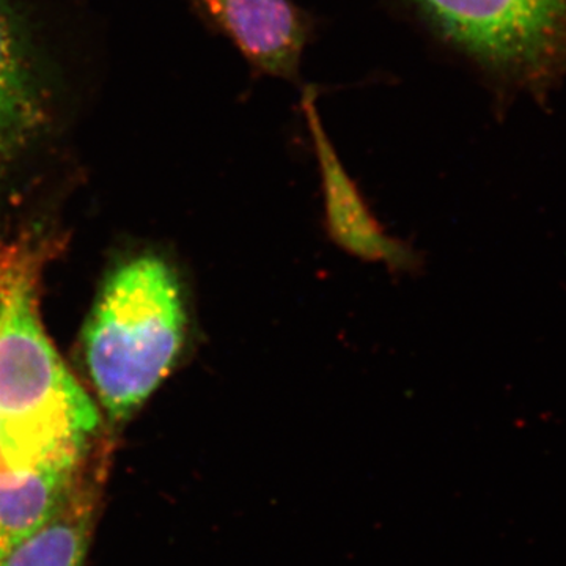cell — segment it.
<instances>
[{"mask_svg":"<svg viewBox=\"0 0 566 566\" xmlns=\"http://www.w3.org/2000/svg\"><path fill=\"white\" fill-rule=\"evenodd\" d=\"M43 252L29 237L0 248V452L14 471L82 452L99 423L44 331Z\"/></svg>","mask_w":566,"mask_h":566,"instance_id":"1","label":"cell"},{"mask_svg":"<svg viewBox=\"0 0 566 566\" xmlns=\"http://www.w3.org/2000/svg\"><path fill=\"white\" fill-rule=\"evenodd\" d=\"M188 331L172 268L155 255L118 266L104 283L84 334L85 364L112 419L134 411L169 376Z\"/></svg>","mask_w":566,"mask_h":566,"instance_id":"2","label":"cell"},{"mask_svg":"<svg viewBox=\"0 0 566 566\" xmlns=\"http://www.w3.org/2000/svg\"><path fill=\"white\" fill-rule=\"evenodd\" d=\"M446 50L491 81L545 87L566 63V0H398Z\"/></svg>","mask_w":566,"mask_h":566,"instance_id":"3","label":"cell"},{"mask_svg":"<svg viewBox=\"0 0 566 566\" xmlns=\"http://www.w3.org/2000/svg\"><path fill=\"white\" fill-rule=\"evenodd\" d=\"M205 24L233 44L255 76L300 84L314 20L293 0H189Z\"/></svg>","mask_w":566,"mask_h":566,"instance_id":"4","label":"cell"},{"mask_svg":"<svg viewBox=\"0 0 566 566\" xmlns=\"http://www.w3.org/2000/svg\"><path fill=\"white\" fill-rule=\"evenodd\" d=\"M301 109L322 170L331 237L346 252L367 262L386 263L401 270L411 266L415 263L411 251L387 237L338 159L333 142L324 129L318 109V88L314 85H304Z\"/></svg>","mask_w":566,"mask_h":566,"instance_id":"5","label":"cell"},{"mask_svg":"<svg viewBox=\"0 0 566 566\" xmlns=\"http://www.w3.org/2000/svg\"><path fill=\"white\" fill-rule=\"evenodd\" d=\"M82 452L25 471L0 469V558L21 545L66 501L77 485Z\"/></svg>","mask_w":566,"mask_h":566,"instance_id":"6","label":"cell"},{"mask_svg":"<svg viewBox=\"0 0 566 566\" xmlns=\"http://www.w3.org/2000/svg\"><path fill=\"white\" fill-rule=\"evenodd\" d=\"M44 96L28 41L7 0H0V159L43 125Z\"/></svg>","mask_w":566,"mask_h":566,"instance_id":"7","label":"cell"},{"mask_svg":"<svg viewBox=\"0 0 566 566\" xmlns=\"http://www.w3.org/2000/svg\"><path fill=\"white\" fill-rule=\"evenodd\" d=\"M93 512L92 491L77 483L35 534L0 558V566H82L91 538Z\"/></svg>","mask_w":566,"mask_h":566,"instance_id":"8","label":"cell"},{"mask_svg":"<svg viewBox=\"0 0 566 566\" xmlns=\"http://www.w3.org/2000/svg\"><path fill=\"white\" fill-rule=\"evenodd\" d=\"M6 468H7L6 461H3L2 452H0V469H6Z\"/></svg>","mask_w":566,"mask_h":566,"instance_id":"9","label":"cell"}]
</instances>
